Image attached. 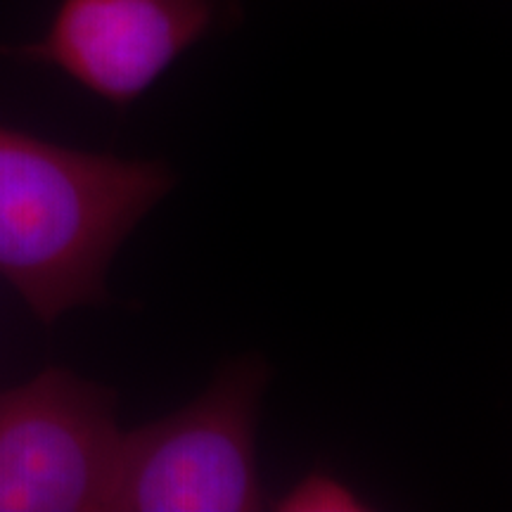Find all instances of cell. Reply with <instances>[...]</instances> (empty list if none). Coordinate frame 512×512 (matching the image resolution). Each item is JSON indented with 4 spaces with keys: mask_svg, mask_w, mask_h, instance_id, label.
<instances>
[{
    "mask_svg": "<svg viewBox=\"0 0 512 512\" xmlns=\"http://www.w3.org/2000/svg\"><path fill=\"white\" fill-rule=\"evenodd\" d=\"M174 183L164 162L91 155L0 126V275L46 325L102 304L114 254Z\"/></svg>",
    "mask_w": 512,
    "mask_h": 512,
    "instance_id": "1",
    "label": "cell"
},
{
    "mask_svg": "<svg viewBox=\"0 0 512 512\" xmlns=\"http://www.w3.org/2000/svg\"><path fill=\"white\" fill-rule=\"evenodd\" d=\"M117 394L62 368L0 392V512L107 510Z\"/></svg>",
    "mask_w": 512,
    "mask_h": 512,
    "instance_id": "3",
    "label": "cell"
},
{
    "mask_svg": "<svg viewBox=\"0 0 512 512\" xmlns=\"http://www.w3.org/2000/svg\"><path fill=\"white\" fill-rule=\"evenodd\" d=\"M268 366L247 356L207 392L152 425L121 434L107 510L249 512L264 508L256 420Z\"/></svg>",
    "mask_w": 512,
    "mask_h": 512,
    "instance_id": "2",
    "label": "cell"
},
{
    "mask_svg": "<svg viewBox=\"0 0 512 512\" xmlns=\"http://www.w3.org/2000/svg\"><path fill=\"white\" fill-rule=\"evenodd\" d=\"M275 508L283 512H358L368 510V505L339 479L325 472H311L294 484Z\"/></svg>",
    "mask_w": 512,
    "mask_h": 512,
    "instance_id": "5",
    "label": "cell"
},
{
    "mask_svg": "<svg viewBox=\"0 0 512 512\" xmlns=\"http://www.w3.org/2000/svg\"><path fill=\"white\" fill-rule=\"evenodd\" d=\"M214 24L211 0H62L48 34L22 55L128 107Z\"/></svg>",
    "mask_w": 512,
    "mask_h": 512,
    "instance_id": "4",
    "label": "cell"
}]
</instances>
